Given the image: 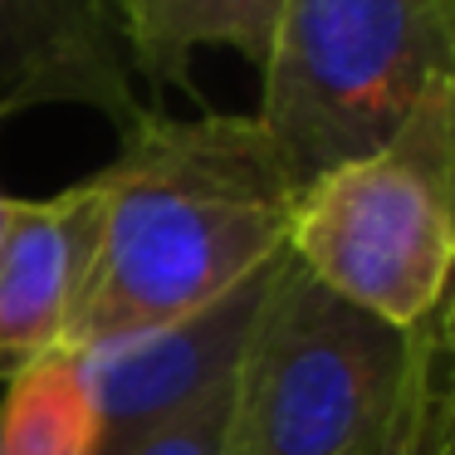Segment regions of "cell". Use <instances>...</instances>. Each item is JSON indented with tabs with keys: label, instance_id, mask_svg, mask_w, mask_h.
<instances>
[{
	"label": "cell",
	"instance_id": "3",
	"mask_svg": "<svg viewBox=\"0 0 455 455\" xmlns=\"http://www.w3.org/2000/svg\"><path fill=\"white\" fill-rule=\"evenodd\" d=\"M255 74V123L299 191L455 79V0H279Z\"/></svg>",
	"mask_w": 455,
	"mask_h": 455
},
{
	"label": "cell",
	"instance_id": "12",
	"mask_svg": "<svg viewBox=\"0 0 455 455\" xmlns=\"http://www.w3.org/2000/svg\"><path fill=\"white\" fill-rule=\"evenodd\" d=\"M0 118H5V113H0ZM15 201H20V196L0 191V235H5V226H11V216H15Z\"/></svg>",
	"mask_w": 455,
	"mask_h": 455
},
{
	"label": "cell",
	"instance_id": "7",
	"mask_svg": "<svg viewBox=\"0 0 455 455\" xmlns=\"http://www.w3.org/2000/svg\"><path fill=\"white\" fill-rule=\"evenodd\" d=\"M40 103H84L118 132L148 108L108 0H0V113Z\"/></svg>",
	"mask_w": 455,
	"mask_h": 455
},
{
	"label": "cell",
	"instance_id": "11",
	"mask_svg": "<svg viewBox=\"0 0 455 455\" xmlns=\"http://www.w3.org/2000/svg\"><path fill=\"white\" fill-rule=\"evenodd\" d=\"M226 396L230 387L220 396H211V402H201L196 411L177 416V421L157 426V431L138 435L132 445H123L118 455H230L226 445Z\"/></svg>",
	"mask_w": 455,
	"mask_h": 455
},
{
	"label": "cell",
	"instance_id": "10",
	"mask_svg": "<svg viewBox=\"0 0 455 455\" xmlns=\"http://www.w3.org/2000/svg\"><path fill=\"white\" fill-rule=\"evenodd\" d=\"M357 455H455V382H451V308L431 323L402 402Z\"/></svg>",
	"mask_w": 455,
	"mask_h": 455
},
{
	"label": "cell",
	"instance_id": "2",
	"mask_svg": "<svg viewBox=\"0 0 455 455\" xmlns=\"http://www.w3.org/2000/svg\"><path fill=\"white\" fill-rule=\"evenodd\" d=\"M289 255L392 328H421L451 308L455 79L435 84L387 142L294 191Z\"/></svg>",
	"mask_w": 455,
	"mask_h": 455
},
{
	"label": "cell",
	"instance_id": "4",
	"mask_svg": "<svg viewBox=\"0 0 455 455\" xmlns=\"http://www.w3.org/2000/svg\"><path fill=\"white\" fill-rule=\"evenodd\" d=\"M435 318L392 328L284 250L230 377V455H357L402 402Z\"/></svg>",
	"mask_w": 455,
	"mask_h": 455
},
{
	"label": "cell",
	"instance_id": "8",
	"mask_svg": "<svg viewBox=\"0 0 455 455\" xmlns=\"http://www.w3.org/2000/svg\"><path fill=\"white\" fill-rule=\"evenodd\" d=\"M275 11L279 0H108L123 54L152 89H191V54L206 44H226L259 69Z\"/></svg>",
	"mask_w": 455,
	"mask_h": 455
},
{
	"label": "cell",
	"instance_id": "6",
	"mask_svg": "<svg viewBox=\"0 0 455 455\" xmlns=\"http://www.w3.org/2000/svg\"><path fill=\"white\" fill-rule=\"evenodd\" d=\"M99 226L93 177L40 201H15L0 235V382L74 343L99 265Z\"/></svg>",
	"mask_w": 455,
	"mask_h": 455
},
{
	"label": "cell",
	"instance_id": "9",
	"mask_svg": "<svg viewBox=\"0 0 455 455\" xmlns=\"http://www.w3.org/2000/svg\"><path fill=\"white\" fill-rule=\"evenodd\" d=\"M0 455H93V421L69 347L40 357L5 382Z\"/></svg>",
	"mask_w": 455,
	"mask_h": 455
},
{
	"label": "cell",
	"instance_id": "5",
	"mask_svg": "<svg viewBox=\"0 0 455 455\" xmlns=\"http://www.w3.org/2000/svg\"><path fill=\"white\" fill-rule=\"evenodd\" d=\"M275 265L167 323L69 347L93 421V455H118L138 435L226 392Z\"/></svg>",
	"mask_w": 455,
	"mask_h": 455
},
{
	"label": "cell",
	"instance_id": "1",
	"mask_svg": "<svg viewBox=\"0 0 455 455\" xmlns=\"http://www.w3.org/2000/svg\"><path fill=\"white\" fill-rule=\"evenodd\" d=\"M93 181L99 265L69 347L167 323L289 250L294 181L255 113L142 108Z\"/></svg>",
	"mask_w": 455,
	"mask_h": 455
}]
</instances>
